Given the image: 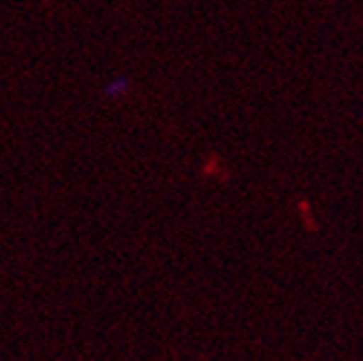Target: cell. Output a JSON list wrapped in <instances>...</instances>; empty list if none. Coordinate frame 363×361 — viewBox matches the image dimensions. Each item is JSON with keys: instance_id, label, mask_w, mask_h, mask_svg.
I'll list each match as a JSON object with an SVG mask.
<instances>
[]
</instances>
